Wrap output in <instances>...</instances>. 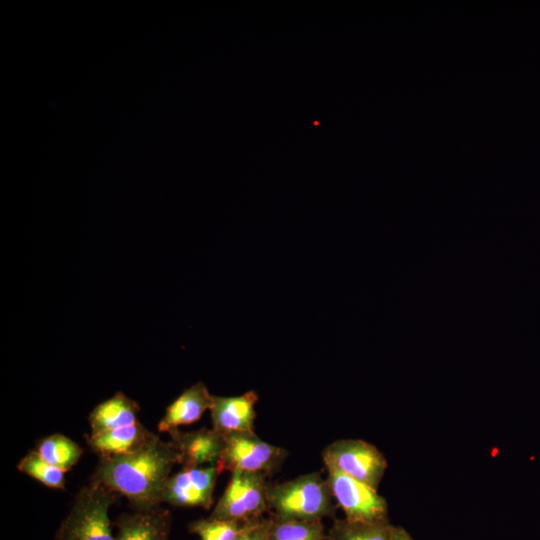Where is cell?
<instances>
[{
  "label": "cell",
  "mask_w": 540,
  "mask_h": 540,
  "mask_svg": "<svg viewBox=\"0 0 540 540\" xmlns=\"http://www.w3.org/2000/svg\"><path fill=\"white\" fill-rule=\"evenodd\" d=\"M393 527L389 520L355 522L337 519L327 533L326 540H392Z\"/></svg>",
  "instance_id": "15"
},
{
  "label": "cell",
  "mask_w": 540,
  "mask_h": 540,
  "mask_svg": "<svg viewBox=\"0 0 540 540\" xmlns=\"http://www.w3.org/2000/svg\"><path fill=\"white\" fill-rule=\"evenodd\" d=\"M257 401L258 395L255 391H248L239 396H214L210 408L213 429L223 436L254 432Z\"/></svg>",
  "instance_id": "9"
},
{
  "label": "cell",
  "mask_w": 540,
  "mask_h": 540,
  "mask_svg": "<svg viewBox=\"0 0 540 540\" xmlns=\"http://www.w3.org/2000/svg\"><path fill=\"white\" fill-rule=\"evenodd\" d=\"M175 464H180V457L173 443L153 435L136 451L101 457L92 481L125 496L138 510L150 509L163 502Z\"/></svg>",
  "instance_id": "1"
},
{
  "label": "cell",
  "mask_w": 540,
  "mask_h": 540,
  "mask_svg": "<svg viewBox=\"0 0 540 540\" xmlns=\"http://www.w3.org/2000/svg\"><path fill=\"white\" fill-rule=\"evenodd\" d=\"M170 435L184 467L216 465L224 448V436L213 428L191 432L175 430Z\"/></svg>",
  "instance_id": "10"
},
{
  "label": "cell",
  "mask_w": 540,
  "mask_h": 540,
  "mask_svg": "<svg viewBox=\"0 0 540 540\" xmlns=\"http://www.w3.org/2000/svg\"><path fill=\"white\" fill-rule=\"evenodd\" d=\"M210 518L228 521H251L268 511L267 475L234 472Z\"/></svg>",
  "instance_id": "6"
},
{
  "label": "cell",
  "mask_w": 540,
  "mask_h": 540,
  "mask_svg": "<svg viewBox=\"0 0 540 540\" xmlns=\"http://www.w3.org/2000/svg\"><path fill=\"white\" fill-rule=\"evenodd\" d=\"M213 398L204 383L192 385L167 407L158 430L170 433L180 426L196 422L206 410H210Z\"/></svg>",
  "instance_id": "12"
},
{
  "label": "cell",
  "mask_w": 540,
  "mask_h": 540,
  "mask_svg": "<svg viewBox=\"0 0 540 540\" xmlns=\"http://www.w3.org/2000/svg\"><path fill=\"white\" fill-rule=\"evenodd\" d=\"M287 451L269 444L254 432L231 433L224 436V448L216 464L219 472H275L287 457Z\"/></svg>",
  "instance_id": "4"
},
{
  "label": "cell",
  "mask_w": 540,
  "mask_h": 540,
  "mask_svg": "<svg viewBox=\"0 0 540 540\" xmlns=\"http://www.w3.org/2000/svg\"><path fill=\"white\" fill-rule=\"evenodd\" d=\"M268 525L269 519L251 520L237 540H269Z\"/></svg>",
  "instance_id": "20"
},
{
  "label": "cell",
  "mask_w": 540,
  "mask_h": 540,
  "mask_svg": "<svg viewBox=\"0 0 540 540\" xmlns=\"http://www.w3.org/2000/svg\"><path fill=\"white\" fill-rule=\"evenodd\" d=\"M139 406L124 393L118 392L97 405L89 416L91 433L128 426L138 422Z\"/></svg>",
  "instance_id": "14"
},
{
  "label": "cell",
  "mask_w": 540,
  "mask_h": 540,
  "mask_svg": "<svg viewBox=\"0 0 540 540\" xmlns=\"http://www.w3.org/2000/svg\"><path fill=\"white\" fill-rule=\"evenodd\" d=\"M153 435L138 421L132 425L91 433L87 443L101 457L117 456L136 451Z\"/></svg>",
  "instance_id": "13"
},
{
  "label": "cell",
  "mask_w": 540,
  "mask_h": 540,
  "mask_svg": "<svg viewBox=\"0 0 540 540\" xmlns=\"http://www.w3.org/2000/svg\"><path fill=\"white\" fill-rule=\"evenodd\" d=\"M326 540V539H325Z\"/></svg>",
  "instance_id": "22"
},
{
  "label": "cell",
  "mask_w": 540,
  "mask_h": 540,
  "mask_svg": "<svg viewBox=\"0 0 540 540\" xmlns=\"http://www.w3.org/2000/svg\"><path fill=\"white\" fill-rule=\"evenodd\" d=\"M322 457L325 467L340 471L374 489H378L388 466L383 453L361 439L336 440L324 449Z\"/></svg>",
  "instance_id": "5"
},
{
  "label": "cell",
  "mask_w": 540,
  "mask_h": 540,
  "mask_svg": "<svg viewBox=\"0 0 540 540\" xmlns=\"http://www.w3.org/2000/svg\"><path fill=\"white\" fill-rule=\"evenodd\" d=\"M249 521L202 519L190 524L191 533L201 540H237Z\"/></svg>",
  "instance_id": "19"
},
{
  "label": "cell",
  "mask_w": 540,
  "mask_h": 540,
  "mask_svg": "<svg viewBox=\"0 0 540 540\" xmlns=\"http://www.w3.org/2000/svg\"><path fill=\"white\" fill-rule=\"evenodd\" d=\"M18 470L47 487L64 489V471L43 460L37 451H31L18 463Z\"/></svg>",
  "instance_id": "18"
},
{
  "label": "cell",
  "mask_w": 540,
  "mask_h": 540,
  "mask_svg": "<svg viewBox=\"0 0 540 540\" xmlns=\"http://www.w3.org/2000/svg\"><path fill=\"white\" fill-rule=\"evenodd\" d=\"M327 481L334 500L342 508L345 518L355 522L388 520V504L377 489L352 477L326 467Z\"/></svg>",
  "instance_id": "7"
},
{
  "label": "cell",
  "mask_w": 540,
  "mask_h": 540,
  "mask_svg": "<svg viewBox=\"0 0 540 540\" xmlns=\"http://www.w3.org/2000/svg\"><path fill=\"white\" fill-rule=\"evenodd\" d=\"M392 540H414L412 536L401 526L393 527Z\"/></svg>",
  "instance_id": "21"
},
{
  "label": "cell",
  "mask_w": 540,
  "mask_h": 540,
  "mask_svg": "<svg viewBox=\"0 0 540 540\" xmlns=\"http://www.w3.org/2000/svg\"><path fill=\"white\" fill-rule=\"evenodd\" d=\"M269 540H325L321 520H283L272 517L268 525Z\"/></svg>",
  "instance_id": "17"
},
{
  "label": "cell",
  "mask_w": 540,
  "mask_h": 540,
  "mask_svg": "<svg viewBox=\"0 0 540 540\" xmlns=\"http://www.w3.org/2000/svg\"><path fill=\"white\" fill-rule=\"evenodd\" d=\"M115 525V540H168L171 516L157 506L122 514Z\"/></svg>",
  "instance_id": "11"
},
{
  "label": "cell",
  "mask_w": 540,
  "mask_h": 540,
  "mask_svg": "<svg viewBox=\"0 0 540 540\" xmlns=\"http://www.w3.org/2000/svg\"><path fill=\"white\" fill-rule=\"evenodd\" d=\"M327 479L312 472L268 485V509L283 520H322L335 512Z\"/></svg>",
  "instance_id": "2"
},
{
  "label": "cell",
  "mask_w": 540,
  "mask_h": 540,
  "mask_svg": "<svg viewBox=\"0 0 540 540\" xmlns=\"http://www.w3.org/2000/svg\"><path fill=\"white\" fill-rule=\"evenodd\" d=\"M36 451L43 460L64 472L79 461L83 452L76 442L62 434L43 438Z\"/></svg>",
  "instance_id": "16"
},
{
  "label": "cell",
  "mask_w": 540,
  "mask_h": 540,
  "mask_svg": "<svg viewBox=\"0 0 540 540\" xmlns=\"http://www.w3.org/2000/svg\"><path fill=\"white\" fill-rule=\"evenodd\" d=\"M219 474L216 465L184 467L169 477L163 502L177 507L209 509L213 504V492Z\"/></svg>",
  "instance_id": "8"
},
{
  "label": "cell",
  "mask_w": 540,
  "mask_h": 540,
  "mask_svg": "<svg viewBox=\"0 0 540 540\" xmlns=\"http://www.w3.org/2000/svg\"><path fill=\"white\" fill-rule=\"evenodd\" d=\"M115 493L98 482L83 487L62 521L57 540H115L111 532L109 508Z\"/></svg>",
  "instance_id": "3"
}]
</instances>
